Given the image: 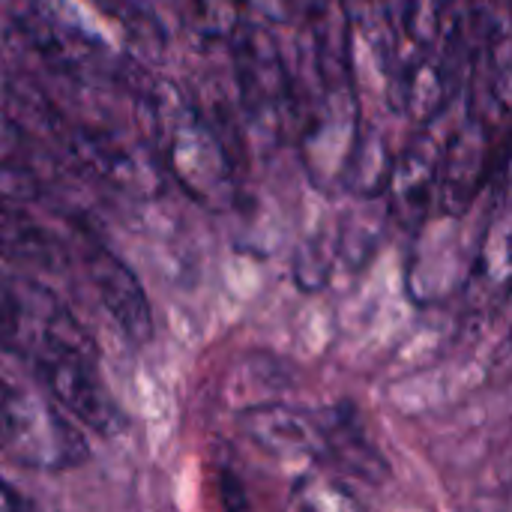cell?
<instances>
[{"instance_id": "16", "label": "cell", "mask_w": 512, "mask_h": 512, "mask_svg": "<svg viewBox=\"0 0 512 512\" xmlns=\"http://www.w3.org/2000/svg\"><path fill=\"white\" fill-rule=\"evenodd\" d=\"M39 198L36 174L15 159L0 156V204H33Z\"/></svg>"}, {"instance_id": "6", "label": "cell", "mask_w": 512, "mask_h": 512, "mask_svg": "<svg viewBox=\"0 0 512 512\" xmlns=\"http://www.w3.org/2000/svg\"><path fill=\"white\" fill-rule=\"evenodd\" d=\"M27 372H30V381H36L84 429L99 432V435H114L123 426L120 408L99 372L96 351L60 354Z\"/></svg>"}, {"instance_id": "15", "label": "cell", "mask_w": 512, "mask_h": 512, "mask_svg": "<svg viewBox=\"0 0 512 512\" xmlns=\"http://www.w3.org/2000/svg\"><path fill=\"white\" fill-rule=\"evenodd\" d=\"M381 24L390 36L393 54H399V45L414 39L417 42V24H420V0H375Z\"/></svg>"}, {"instance_id": "9", "label": "cell", "mask_w": 512, "mask_h": 512, "mask_svg": "<svg viewBox=\"0 0 512 512\" xmlns=\"http://www.w3.org/2000/svg\"><path fill=\"white\" fill-rule=\"evenodd\" d=\"M512 294V204L501 207L483 228L462 285L465 306L474 315L501 309Z\"/></svg>"}, {"instance_id": "5", "label": "cell", "mask_w": 512, "mask_h": 512, "mask_svg": "<svg viewBox=\"0 0 512 512\" xmlns=\"http://www.w3.org/2000/svg\"><path fill=\"white\" fill-rule=\"evenodd\" d=\"M495 171V117L477 102L468 117L447 135L441 156L438 213L465 216L480 198L483 186Z\"/></svg>"}, {"instance_id": "8", "label": "cell", "mask_w": 512, "mask_h": 512, "mask_svg": "<svg viewBox=\"0 0 512 512\" xmlns=\"http://www.w3.org/2000/svg\"><path fill=\"white\" fill-rule=\"evenodd\" d=\"M78 264L93 285L102 309L114 318V324L132 339V342H147L153 333V312L150 300L135 279V273L126 267L123 258H117L111 249L102 243L78 234Z\"/></svg>"}, {"instance_id": "11", "label": "cell", "mask_w": 512, "mask_h": 512, "mask_svg": "<svg viewBox=\"0 0 512 512\" xmlns=\"http://www.w3.org/2000/svg\"><path fill=\"white\" fill-rule=\"evenodd\" d=\"M324 435H327V459H336L342 468L363 480H384L387 465L378 456V450L369 444L360 420L351 414V408H336L321 417Z\"/></svg>"}, {"instance_id": "10", "label": "cell", "mask_w": 512, "mask_h": 512, "mask_svg": "<svg viewBox=\"0 0 512 512\" xmlns=\"http://www.w3.org/2000/svg\"><path fill=\"white\" fill-rule=\"evenodd\" d=\"M240 432L276 459H327V435L321 417H309L291 405H255L240 414Z\"/></svg>"}, {"instance_id": "19", "label": "cell", "mask_w": 512, "mask_h": 512, "mask_svg": "<svg viewBox=\"0 0 512 512\" xmlns=\"http://www.w3.org/2000/svg\"><path fill=\"white\" fill-rule=\"evenodd\" d=\"M114 3H120V6H126V9H132V12H150L147 0H114Z\"/></svg>"}, {"instance_id": "14", "label": "cell", "mask_w": 512, "mask_h": 512, "mask_svg": "<svg viewBox=\"0 0 512 512\" xmlns=\"http://www.w3.org/2000/svg\"><path fill=\"white\" fill-rule=\"evenodd\" d=\"M468 33L483 48L512 33V0H465Z\"/></svg>"}, {"instance_id": "7", "label": "cell", "mask_w": 512, "mask_h": 512, "mask_svg": "<svg viewBox=\"0 0 512 512\" xmlns=\"http://www.w3.org/2000/svg\"><path fill=\"white\" fill-rule=\"evenodd\" d=\"M441 156H444V141L432 129H423L396 156L384 198H387L390 219L399 228L420 231L426 219L435 213L438 183H441Z\"/></svg>"}, {"instance_id": "18", "label": "cell", "mask_w": 512, "mask_h": 512, "mask_svg": "<svg viewBox=\"0 0 512 512\" xmlns=\"http://www.w3.org/2000/svg\"><path fill=\"white\" fill-rule=\"evenodd\" d=\"M27 507H30V501H27L21 492H15V486H9V483L0 477V512L27 510Z\"/></svg>"}, {"instance_id": "1", "label": "cell", "mask_w": 512, "mask_h": 512, "mask_svg": "<svg viewBox=\"0 0 512 512\" xmlns=\"http://www.w3.org/2000/svg\"><path fill=\"white\" fill-rule=\"evenodd\" d=\"M141 132L162 171L201 207L228 210L237 201V165L222 132L171 81L144 75L132 90Z\"/></svg>"}, {"instance_id": "13", "label": "cell", "mask_w": 512, "mask_h": 512, "mask_svg": "<svg viewBox=\"0 0 512 512\" xmlns=\"http://www.w3.org/2000/svg\"><path fill=\"white\" fill-rule=\"evenodd\" d=\"M291 507L297 510H318V512H342L360 510L357 495L333 474L324 471H309L303 474L294 489H291Z\"/></svg>"}, {"instance_id": "20", "label": "cell", "mask_w": 512, "mask_h": 512, "mask_svg": "<svg viewBox=\"0 0 512 512\" xmlns=\"http://www.w3.org/2000/svg\"><path fill=\"white\" fill-rule=\"evenodd\" d=\"M0 447H3V375H0Z\"/></svg>"}, {"instance_id": "3", "label": "cell", "mask_w": 512, "mask_h": 512, "mask_svg": "<svg viewBox=\"0 0 512 512\" xmlns=\"http://www.w3.org/2000/svg\"><path fill=\"white\" fill-rule=\"evenodd\" d=\"M3 456L33 471H69L87 456L84 426L63 411L36 381L3 378Z\"/></svg>"}, {"instance_id": "4", "label": "cell", "mask_w": 512, "mask_h": 512, "mask_svg": "<svg viewBox=\"0 0 512 512\" xmlns=\"http://www.w3.org/2000/svg\"><path fill=\"white\" fill-rule=\"evenodd\" d=\"M228 39L243 117L258 138L276 144L297 120V87L288 63L264 24L240 18Z\"/></svg>"}, {"instance_id": "12", "label": "cell", "mask_w": 512, "mask_h": 512, "mask_svg": "<svg viewBox=\"0 0 512 512\" xmlns=\"http://www.w3.org/2000/svg\"><path fill=\"white\" fill-rule=\"evenodd\" d=\"M393 165H396V156H393L387 138L375 129H369V132L360 129V138L354 144V153L348 159L342 183L351 195L372 201L387 192Z\"/></svg>"}, {"instance_id": "17", "label": "cell", "mask_w": 512, "mask_h": 512, "mask_svg": "<svg viewBox=\"0 0 512 512\" xmlns=\"http://www.w3.org/2000/svg\"><path fill=\"white\" fill-rule=\"evenodd\" d=\"M15 111L18 108H15L12 87L0 81V156L3 159H15V153L24 144V129H21Z\"/></svg>"}, {"instance_id": "2", "label": "cell", "mask_w": 512, "mask_h": 512, "mask_svg": "<svg viewBox=\"0 0 512 512\" xmlns=\"http://www.w3.org/2000/svg\"><path fill=\"white\" fill-rule=\"evenodd\" d=\"M0 351L27 369L78 351H96L72 309L30 276H0Z\"/></svg>"}]
</instances>
